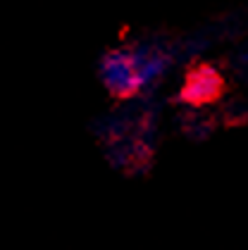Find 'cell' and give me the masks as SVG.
Here are the masks:
<instances>
[{"instance_id": "1", "label": "cell", "mask_w": 248, "mask_h": 250, "mask_svg": "<svg viewBox=\"0 0 248 250\" xmlns=\"http://www.w3.org/2000/svg\"><path fill=\"white\" fill-rule=\"evenodd\" d=\"M98 77L103 81V86L108 88V93L117 100H129L143 88L134 50L105 53L98 62Z\"/></svg>"}, {"instance_id": "2", "label": "cell", "mask_w": 248, "mask_h": 250, "mask_svg": "<svg viewBox=\"0 0 248 250\" xmlns=\"http://www.w3.org/2000/svg\"><path fill=\"white\" fill-rule=\"evenodd\" d=\"M222 96H225V79L210 64H196L186 74V81L179 91L181 103H186L191 107L212 105Z\"/></svg>"}, {"instance_id": "3", "label": "cell", "mask_w": 248, "mask_h": 250, "mask_svg": "<svg viewBox=\"0 0 248 250\" xmlns=\"http://www.w3.org/2000/svg\"><path fill=\"white\" fill-rule=\"evenodd\" d=\"M132 50H134V58H136V64H138V72H141L143 88H148V86H153L158 79L165 74L170 60L155 45H138V48H132Z\"/></svg>"}]
</instances>
